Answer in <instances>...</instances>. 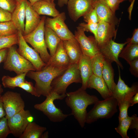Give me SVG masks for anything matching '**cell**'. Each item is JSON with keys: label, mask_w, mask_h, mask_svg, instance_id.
Masks as SVG:
<instances>
[{"label": "cell", "mask_w": 138, "mask_h": 138, "mask_svg": "<svg viewBox=\"0 0 138 138\" xmlns=\"http://www.w3.org/2000/svg\"><path fill=\"white\" fill-rule=\"evenodd\" d=\"M108 7L114 13L119 7L120 4L121 3L118 0H103Z\"/></svg>", "instance_id": "cell-41"}, {"label": "cell", "mask_w": 138, "mask_h": 138, "mask_svg": "<svg viewBox=\"0 0 138 138\" xmlns=\"http://www.w3.org/2000/svg\"><path fill=\"white\" fill-rule=\"evenodd\" d=\"M133 118L131 125L129 129H136L137 131L138 130V118L136 114L132 116Z\"/></svg>", "instance_id": "cell-43"}, {"label": "cell", "mask_w": 138, "mask_h": 138, "mask_svg": "<svg viewBox=\"0 0 138 138\" xmlns=\"http://www.w3.org/2000/svg\"><path fill=\"white\" fill-rule=\"evenodd\" d=\"M63 47L71 64H77L82 53L80 45L75 38L62 40Z\"/></svg>", "instance_id": "cell-21"}, {"label": "cell", "mask_w": 138, "mask_h": 138, "mask_svg": "<svg viewBox=\"0 0 138 138\" xmlns=\"http://www.w3.org/2000/svg\"><path fill=\"white\" fill-rule=\"evenodd\" d=\"M11 133L7 119L5 117L0 119V138H6Z\"/></svg>", "instance_id": "cell-34"}, {"label": "cell", "mask_w": 138, "mask_h": 138, "mask_svg": "<svg viewBox=\"0 0 138 138\" xmlns=\"http://www.w3.org/2000/svg\"><path fill=\"white\" fill-rule=\"evenodd\" d=\"M84 20L87 23H98V16L95 9L94 8L83 16Z\"/></svg>", "instance_id": "cell-36"}, {"label": "cell", "mask_w": 138, "mask_h": 138, "mask_svg": "<svg viewBox=\"0 0 138 138\" xmlns=\"http://www.w3.org/2000/svg\"><path fill=\"white\" fill-rule=\"evenodd\" d=\"M79 26L82 27L85 31L90 32L92 33L96 39L98 26V23L86 24L83 22L79 24Z\"/></svg>", "instance_id": "cell-37"}, {"label": "cell", "mask_w": 138, "mask_h": 138, "mask_svg": "<svg viewBox=\"0 0 138 138\" xmlns=\"http://www.w3.org/2000/svg\"><path fill=\"white\" fill-rule=\"evenodd\" d=\"M133 117L128 116L119 122L117 127L115 128L116 131L122 138H129L127 135V131L131 126Z\"/></svg>", "instance_id": "cell-30"}, {"label": "cell", "mask_w": 138, "mask_h": 138, "mask_svg": "<svg viewBox=\"0 0 138 138\" xmlns=\"http://www.w3.org/2000/svg\"><path fill=\"white\" fill-rule=\"evenodd\" d=\"M32 6L34 10L40 15H46L54 17L60 13L56 8L54 3H51L44 0L37 2Z\"/></svg>", "instance_id": "cell-24"}, {"label": "cell", "mask_w": 138, "mask_h": 138, "mask_svg": "<svg viewBox=\"0 0 138 138\" xmlns=\"http://www.w3.org/2000/svg\"><path fill=\"white\" fill-rule=\"evenodd\" d=\"M12 13L0 8V22L11 21Z\"/></svg>", "instance_id": "cell-39"}, {"label": "cell", "mask_w": 138, "mask_h": 138, "mask_svg": "<svg viewBox=\"0 0 138 138\" xmlns=\"http://www.w3.org/2000/svg\"><path fill=\"white\" fill-rule=\"evenodd\" d=\"M15 0H0V8L12 13L17 5Z\"/></svg>", "instance_id": "cell-35"}, {"label": "cell", "mask_w": 138, "mask_h": 138, "mask_svg": "<svg viewBox=\"0 0 138 138\" xmlns=\"http://www.w3.org/2000/svg\"><path fill=\"white\" fill-rule=\"evenodd\" d=\"M15 0L17 2V3H18L24 0Z\"/></svg>", "instance_id": "cell-53"}, {"label": "cell", "mask_w": 138, "mask_h": 138, "mask_svg": "<svg viewBox=\"0 0 138 138\" xmlns=\"http://www.w3.org/2000/svg\"><path fill=\"white\" fill-rule=\"evenodd\" d=\"M126 44L121 50L119 57L124 59L129 64L131 61L138 58V44Z\"/></svg>", "instance_id": "cell-28"}, {"label": "cell", "mask_w": 138, "mask_h": 138, "mask_svg": "<svg viewBox=\"0 0 138 138\" xmlns=\"http://www.w3.org/2000/svg\"><path fill=\"white\" fill-rule=\"evenodd\" d=\"M17 33L19 39V47L17 49V52L32 64L36 71L41 70L46 64L42 61L39 53L28 44L21 32L18 31Z\"/></svg>", "instance_id": "cell-10"}, {"label": "cell", "mask_w": 138, "mask_h": 138, "mask_svg": "<svg viewBox=\"0 0 138 138\" xmlns=\"http://www.w3.org/2000/svg\"><path fill=\"white\" fill-rule=\"evenodd\" d=\"M8 48H5L0 50V64L4 62L6 58Z\"/></svg>", "instance_id": "cell-44"}, {"label": "cell", "mask_w": 138, "mask_h": 138, "mask_svg": "<svg viewBox=\"0 0 138 138\" xmlns=\"http://www.w3.org/2000/svg\"><path fill=\"white\" fill-rule=\"evenodd\" d=\"M47 130L45 127L40 126L33 122H30L19 138H41Z\"/></svg>", "instance_id": "cell-27"}, {"label": "cell", "mask_w": 138, "mask_h": 138, "mask_svg": "<svg viewBox=\"0 0 138 138\" xmlns=\"http://www.w3.org/2000/svg\"><path fill=\"white\" fill-rule=\"evenodd\" d=\"M65 101L72 110L71 114L83 128L85 123L87 112L86 109L90 105L99 100L97 97L88 94L81 87L76 90L66 93Z\"/></svg>", "instance_id": "cell-1"}, {"label": "cell", "mask_w": 138, "mask_h": 138, "mask_svg": "<svg viewBox=\"0 0 138 138\" xmlns=\"http://www.w3.org/2000/svg\"><path fill=\"white\" fill-rule=\"evenodd\" d=\"M19 39L18 33L8 36H0V50L11 47L18 44Z\"/></svg>", "instance_id": "cell-32"}, {"label": "cell", "mask_w": 138, "mask_h": 138, "mask_svg": "<svg viewBox=\"0 0 138 138\" xmlns=\"http://www.w3.org/2000/svg\"><path fill=\"white\" fill-rule=\"evenodd\" d=\"M44 35L46 45L52 56L55 53L61 40L52 30L45 26Z\"/></svg>", "instance_id": "cell-26"}, {"label": "cell", "mask_w": 138, "mask_h": 138, "mask_svg": "<svg viewBox=\"0 0 138 138\" xmlns=\"http://www.w3.org/2000/svg\"><path fill=\"white\" fill-rule=\"evenodd\" d=\"M18 30L12 21L0 22V36H8L17 34Z\"/></svg>", "instance_id": "cell-33"}, {"label": "cell", "mask_w": 138, "mask_h": 138, "mask_svg": "<svg viewBox=\"0 0 138 138\" xmlns=\"http://www.w3.org/2000/svg\"><path fill=\"white\" fill-rule=\"evenodd\" d=\"M97 40L99 48L104 45L113 37L115 38L117 35V30L115 25L103 21L98 23Z\"/></svg>", "instance_id": "cell-16"}, {"label": "cell", "mask_w": 138, "mask_h": 138, "mask_svg": "<svg viewBox=\"0 0 138 138\" xmlns=\"http://www.w3.org/2000/svg\"><path fill=\"white\" fill-rule=\"evenodd\" d=\"M126 41L128 44H138V29H135L133 33L132 37L128 38Z\"/></svg>", "instance_id": "cell-42"}, {"label": "cell", "mask_w": 138, "mask_h": 138, "mask_svg": "<svg viewBox=\"0 0 138 138\" xmlns=\"http://www.w3.org/2000/svg\"><path fill=\"white\" fill-rule=\"evenodd\" d=\"M126 41L123 43H118L112 39L100 47V53L105 59L112 63L115 62L122 70L123 67L119 60V56L124 46L127 43Z\"/></svg>", "instance_id": "cell-14"}, {"label": "cell", "mask_w": 138, "mask_h": 138, "mask_svg": "<svg viewBox=\"0 0 138 138\" xmlns=\"http://www.w3.org/2000/svg\"><path fill=\"white\" fill-rule=\"evenodd\" d=\"M77 64L82 81L81 88L86 90L88 80L93 74L91 58L83 53Z\"/></svg>", "instance_id": "cell-18"}, {"label": "cell", "mask_w": 138, "mask_h": 138, "mask_svg": "<svg viewBox=\"0 0 138 138\" xmlns=\"http://www.w3.org/2000/svg\"><path fill=\"white\" fill-rule=\"evenodd\" d=\"M27 72H25L17 75L15 76L11 77L4 75L2 78V84L5 88L14 89L18 87L19 85L25 80V78Z\"/></svg>", "instance_id": "cell-29"}, {"label": "cell", "mask_w": 138, "mask_h": 138, "mask_svg": "<svg viewBox=\"0 0 138 138\" xmlns=\"http://www.w3.org/2000/svg\"><path fill=\"white\" fill-rule=\"evenodd\" d=\"M46 18L45 16L42 17L39 24L36 29L29 34L23 36L25 41L33 47L40 54L42 61L47 64L51 56L48 51L44 39Z\"/></svg>", "instance_id": "cell-5"}, {"label": "cell", "mask_w": 138, "mask_h": 138, "mask_svg": "<svg viewBox=\"0 0 138 138\" xmlns=\"http://www.w3.org/2000/svg\"><path fill=\"white\" fill-rule=\"evenodd\" d=\"M104 59L101 53L96 54L91 58L93 74L102 78V70Z\"/></svg>", "instance_id": "cell-31"}, {"label": "cell", "mask_w": 138, "mask_h": 138, "mask_svg": "<svg viewBox=\"0 0 138 138\" xmlns=\"http://www.w3.org/2000/svg\"><path fill=\"white\" fill-rule=\"evenodd\" d=\"M1 95H0V119L5 117L6 115L2 102Z\"/></svg>", "instance_id": "cell-45"}, {"label": "cell", "mask_w": 138, "mask_h": 138, "mask_svg": "<svg viewBox=\"0 0 138 138\" xmlns=\"http://www.w3.org/2000/svg\"><path fill=\"white\" fill-rule=\"evenodd\" d=\"M3 67L6 70L14 72L17 75L30 71H36L32 64L18 53L16 45L8 48Z\"/></svg>", "instance_id": "cell-7"}, {"label": "cell", "mask_w": 138, "mask_h": 138, "mask_svg": "<svg viewBox=\"0 0 138 138\" xmlns=\"http://www.w3.org/2000/svg\"><path fill=\"white\" fill-rule=\"evenodd\" d=\"M33 119L30 111L24 109L8 118V124L11 133L19 138L28 124L33 122Z\"/></svg>", "instance_id": "cell-8"}, {"label": "cell", "mask_w": 138, "mask_h": 138, "mask_svg": "<svg viewBox=\"0 0 138 138\" xmlns=\"http://www.w3.org/2000/svg\"><path fill=\"white\" fill-rule=\"evenodd\" d=\"M57 4L60 7H62L65 5H67L69 0H57Z\"/></svg>", "instance_id": "cell-48"}, {"label": "cell", "mask_w": 138, "mask_h": 138, "mask_svg": "<svg viewBox=\"0 0 138 138\" xmlns=\"http://www.w3.org/2000/svg\"><path fill=\"white\" fill-rule=\"evenodd\" d=\"M135 0H133L131 2V4L128 9V12L129 13V18L130 20L131 19V12L133 8Z\"/></svg>", "instance_id": "cell-47"}, {"label": "cell", "mask_w": 138, "mask_h": 138, "mask_svg": "<svg viewBox=\"0 0 138 138\" xmlns=\"http://www.w3.org/2000/svg\"><path fill=\"white\" fill-rule=\"evenodd\" d=\"M25 31L23 35L27 34L34 30L39 24L41 18L33 8L27 0L26 2Z\"/></svg>", "instance_id": "cell-19"}, {"label": "cell", "mask_w": 138, "mask_h": 138, "mask_svg": "<svg viewBox=\"0 0 138 138\" xmlns=\"http://www.w3.org/2000/svg\"><path fill=\"white\" fill-rule=\"evenodd\" d=\"M66 96V94L59 95L51 91L42 102L36 104L34 108L42 112L50 120L53 122H60L63 121L68 116L72 115L64 114L60 109L56 107L54 103L56 99L62 100Z\"/></svg>", "instance_id": "cell-3"}, {"label": "cell", "mask_w": 138, "mask_h": 138, "mask_svg": "<svg viewBox=\"0 0 138 138\" xmlns=\"http://www.w3.org/2000/svg\"><path fill=\"white\" fill-rule=\"evenodd\" d=\"M138 103V92L136 93L131 98L130 102V106Z\"/></svg>", "instance_id": "cell-46"}, {"label": "cell", "mask_w": 138, "mask_h": 138, "mask_svg": "<svg viewBox=\"0 0 138 138\" xmlns=\"http://www.w3.org/2000/svg\"><path fill=\"white\" fill-rule=\"evenodd\" d=\"M67 5L69 16L74 22L94 8L93 0H69Z\"/></svg>", "instance_id": "cell-13"}, {"label": "cell", "mask_w": 138, "mask_h": 138, "mask_svg": "<svg viewBox=\"0 0 138 138\" xmlns=\"http://www.w3.org/2000/svg\"><path fill=\"white\" fill-rule=\"evenodd\" d=\"M119 72V78L117 84L112 93V96L117 100L119 106L125 98L132 97L138 92L137 83L133 84L130 87H129L121 79L120 67L117 65Z\"/></svg>", "instance_id": "cell-15"}, {"label": "cell", "mask_w": 138, "mask_h": 138, "mask_svg": "<svg viewBox=\"0 0 138 138\" xmlns=\"http://www.w3.org/2000/svg\"><path fill=\"white\" fill-rule=\"evenodd\" d=\"M93 108L87 113L85 123L91 124L99 119L111 118L117 112V102L113 96L98 100Z\"/></svg>", "instance_id": "cell-4"}, {"label": "cell", "mask_w": 138, "mask_h": 138, "mask_svg": "<svg viewBox=\"0 0 138 138\" xmlns=\"http://www.w3.org/2000/svg\"><path fill=\"white\" fill-rule=\"evenodd\" d=\"M54 67L59 68H67L70 65L69 58L63 46L62 41L61 40L54 54L51 56L47 64Z\"/></svg>", "instance_id": "cell-20"}, {"label": "cell", "mask_w": 138, "mask_h": 138, "mask_svg": "<svg viewBox=\"0 0 138 138\" xmlns=\"http://www.w3.org/2000/svg\"><path fill=\"white\" fill-rule=\"evenodd\" d=\"M18 87L22 89L32 95L37 97L35 88L33 86L32 82H28L25 80L20 84Z\"/></svg>", "instance_id": "cell-38"}, {"label": "cell", "mask_w": 138, "mask_h": 138, "mask_svg": "<svg viewBox=\"0 0 138 138\" xmlns=\"http://www.w3.org/2000/svg\"><path fill=\"white\" fill-rule=\"evenodd\" d=\"M66 19L65 14L63 12L52 18H46L45 20V26L52 30L62 40L75 38L65 23Z\"/></svg>", "instance_id": "cell-12"}, {"label": "cell", "mask_w": 138, "mask_h": 138, "mask_svg": "<svg viewBox=\"0 0 138 138\" xmlns=\"http://www.w3.org/2000/svg\"><path fill=\"white\" fill-rule=\"evenodd\" d=\"M102 76L109 90L112 94L116 85L114 79V70L111 63L105 59L103 63Z\"/></svg>", "instance_id": "cell-25"}, {"label": "cell", "mask_w": 138, "mask_h": 138, "mask_svg": "<svg viewBox=\"0 0 138 138\" xmlns=\"http://www.w3.org/2000/svg\"><path fill=\"white\" fill-rule=\"evenodd\" d=\"M119 1H120L121 2H123V1H124L126 0H118Z\"/></svg>", "instance_id": "cell-54"}, {"label": "cell", "mask_w": 138, "mask_h": 138, "mask_svg": "<svg viewBox=\"0 0 138 138\" xmlns=\"http://www.w3.org/2000/svg\"><path fill=\"white\" fill-rule=\"evenodd\" d=\"M131 2L133 0H129Z\"/></svg>", "instance_id": "cell-55"}, {"label": "cell", "mask_w": 138, "mask_h": 138, "mask_svg": "<svg viewBox=\"0 0 138 138\" xmlns=\"http://www.w3.org/2000/svg\"><path fill=\"white\" fill-rule=\"evenodd\" d=\"M85 31L78 26L75 32V38L78 42L83 53L91 58L100 53L97 42L94 36L87 37Z\"/></svg>", "instance_id": "cell-9"}, {"label": "cell", "mask_w": 138, "mask_h": 138, "mask_svg": "<svg viewBox=\"0 0 138 138\" xmlns=\"http://www.w3.org/2000/svg\"><path fill=\"white\" fill-rule=\"evenodd\" d=\"M129 70L131 74L136 77H138V58L132 61L129 64Z\"/></svg>", "instance_id": "cell-40"}, {"label": "cell", "mask_w": 138, "mask_h": 138, "mask_svg": "<svg viewBox=\"0 0 138 138\" xmlns=\"http://www.w3.org/2000/svg\"><path fill=\"white\" fill-rule=\"evenodd\" d=\"M93 6L97 14L99 21H103L115 25L119 20L103 0H93Z\"/></svg>", "instance_id": "cell-17"}, {"label": "cell", "mask_w": 138, "mask_h": 138, "mask_svg": "<svg viewBox=\"0 0 138 138\" xmlns=\"http://www.w3.org/2000/svg\"><path fill=\"white\" fill-rule=\"evenodd\" d=\"M44 0L46 1H47L49 2H50L52 3H54V0Z\"/></svg>", "instance_id": "cell-52"}, {"label": "cell", "mask_w": 138, "mask_h": 138, "mask_svg": "<svg viewBox=\"0 0 138 138\" xmlns=\"http://www.w3.org/2000/svg\"><path fill=\"white\" fill-rule=\"evenodd\" d=\"M1 98L7 119L24 109L25 102L19 93L7 91L1 95Z\"/></svg>", "instance_id": "cell-11"}, {"label": "cell", "mask_w": 138, "mask_h": 138, "mask_svg": "<svg viewBox=\"0 0 138 138\" xmlns=\"http://www.w3.org/2000/svg\"><path fill=\"white\" fill-rule=\"evenodd\" d=\"M49 133L47 131L43 133L42 135L41 138H47L49 137Z\"/></svg>", "instance_id": "cell-49"}, {"label": "cell", "mask_w": 138, "mask_h": 138, "mask_svg": "<svg viewBox=\"0 0 138 138\" xmlns=\"http://www.w3.org/2000/svg\"><path fill=\"white\" fill-rule=\"evenodd\" d=\"M3 91V89L2 87V85L0 84V95H1V94Z\"/></svg>", "instance_id": "cell-51"}, {"label": "cell", "mask_w": 138, "mask_h": 138, "mask_svg": "<svg viewBox=\"0 0 138 138\" xmlns=\"http://www.w3.org/2000/svg\"><path fill=\"white\" fill-rule=\"evenodd\" d=\"M87 88L96 90L104 99L112 96V94L109 90L103 78L93 74L88 80L87 84Z\"/></svg>", "instance_id": "cell-23"}, {"label": "cell", "mask_w": 138, "mask_h": 138, "mask_svg": "<svg viewBox=\"0 0 138 138\" xmlns=\"http://www.w3.org/2000/svg\"><path fill=\"white\" fill-rule=\"evenodd\" d=\"M82 83L77 64H70L62 74L53 79L51 84V91L59 95L66 94V89L70 84Z\"/></svg>", "instance_id": "cell-6"}, {"label": "cell", "mask_w": 138, "mask_h": 138, "mask_svg": "<svg viewBox=\"0 0 138 138\" xmlns=\"http://www.w3.org/2000/svg\"><path fill=\"white\" fill-rule=\"evenodd\" d=\"M67 68H57L46 64L40 71L28 72L26 76L35 81L37 97H46L51 91V84L53 79L62 74Z\"/></svg>", "instance_id": "cell-2"}, {"label": "cell", "mask_w": 138, "mask_h": 138, "mask_svg": "<svg viewBox=\"0 0 138 138\" xmlns=\"http://www.w3.org/2000/svg\"><path fill=\"white\" fill-rule=\"evenodd\" d=\"M24 0L18 3L15 9L12 13L11 21L18 31H20L22 35L25 31L24 21L25 18L26 1Z\"/></svg>", "instance_id": "cell-22"}, {"label": "cell", "mask_w": 138, "mask_h": 138, "mask_svg": "<svg viewBox=\"0 0 138 138\" xmlns=\"http://www.w3.org/2000/svg\"><path fill=\"white\" fill-rule=\"evenodd\" d=\"M32 6L34 4L38 1L42 0H28Z\"/></svg>", "instance_id": "cell-50"}]
</instances>
